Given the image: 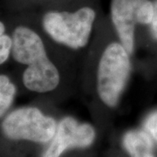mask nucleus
I'll return each instance as SVG.
<instances>
[{"label": "nucleus", "mask_w": 157, "mask_h": 157, "mask_svg": "<svg viewBox=\"0 0 157 157\" xmlns=\"http://www.w3.org/2000/svg\"><path fill=\"white\" fill-rule=\"evenodd\" d=\"M95 20V10L83 6L74 11H47L42 17L41 25L55 43L71 50H80L88 45Z\"/></svg>", "instance_id": "2"}, {"label": "nucleus", "mask_w": 157, "mask_h": 157, "mask_svg": "<svg viewBox=\"0 0 157 157\" xmlns=\"http://www.w3.org/2000/svg\"><path fill=\"white\" fill-rule=\"evenodd\" d=\"M121 146L127 157H157L155 141L142 128L127 130L121 138Z\"/></svg>", "instance_id": "8"}, {"label": "nucleus", "mask_w": 157, "mask_h": 157, "mask_svg": "<svg viewBox=\"0 0 157 157\" xmlns=\"http://www.w3.org/2000/svg\"><path fill=\"white\" fill-rule=\"evenodd\" d=\"M60 73L49 57L35 66H29L22 74L23 85L37 94H47L56 89L60 83Z\"/></svg>", "instance_id": "7"}, {"label": "nucleus", "mask_w": 157, "mask_h": 157, "mask_svg": "<svg viewBox=\"0 0 157 157\" xmlns=\"http://www.w3.org/2000/svg\"><path fill=\"white\" fill-rule=\"evenodd\" d=\"M12 51V38L11 35L3 34L0 36V66L9 60Z\"/></svg>", "instance_id": "11"}, {"label": "nucleus", "mask_w": 157, "mask_h": 157, "mask_svg": "<svg viewBox=\"0 0 157 157\" xmlns=\"http://www.w3.org/2000/svg\"><path fill=\"white\" fill-rule=\"evenodd\" d=\"M141 128L151 136L157 148V110H154L147 115L143 120Z\"/></svg>", "instance_id": "10"}, {"label": "nucleus", "mask_w": 157, "mask_h": 157, "mask_svg": "<svg viewBox=\"0 0 157 157\" xmlns=\"http://www.w3.org/2000/svg\"><path fill=\"white\" fill-rule=\"evenodd\" d=\"M97 140L98 130L94 124L67 115L59 120L55 135L43 147L39 157H67L73 153H85L94 147Z\"/></svg>", "instance_id": "4"}, {"label": "nucleus", "mask_w": 157, "mask_h": 157, "mask_svg": "<svg viewBox=\"0 0 157 157\" xmlns=\"http://www.w3.org/2000/svg\"><path fill=\"white\" fill-rule=\"evenodd\" d=\"M154 8H155L154 17L149 26H150V33H151L153 39L157 41V0L154 2Z\"/></svg>", "instance_id": "12"}, {"label": "nucleus", "mask_w": 157, "mask_h": 157, "mask_svg": "<svg viewBox=\"0 0 157 157\" xmlns=\"http://www.w3.org/2000/svg\"><path fill=\"white\" fill-rule=\"evenodd\" d=\"M154 11V2L150 0H111L110 17L113 28L119 41L131 55L135 48L136 26L149 25Z\"/></svg>", "instance_id": "5"}, {"label": "nucleus", "mask_w": 157, "mask_h": 157, "mask_svg": "<svg viewBox=\"0 0 157 157\" xmlns=\"http://www.w3.org/2000/svg\"><path fill=\"white\" fill-rule=\"evenodd\" d=\"M17 94V86L6 74H0V119L4 118L12 106Z\"/></svg>", "instance_id": "9"}, {"label": "nucleus", "mask_w": 157, "mask_h": 157, "mask_svg": "<svg viewBox=\"0 0 157 157\" xmlns=\"http://www.w3.org/2000/svg\"><path fill=\"white\" fill-rule=\"evenodd\" d=\"M11 57L15 61L24 66H34L48 57L42 38L33 28L20 25L12 33Z\"/></svg>", "instance_id": "6"}, {"label": "nucleus", "mask_w": 157, "mask_h": 157, "mask_svg": "<svg viewBox=\"0 0 157 157\" xmlns=\"http://www.w3.org/2000/svg\"><path fill=\"white\" fill-rule=\"evenodd\" d=\"M131 73V54L120 41L110 42L101 53L96 72L97 94L105 107H117Z\"/></svg>", "instance_id": "1"}, {"label": "nucleus", "mask_w": 157, "mask_h": 157, "mask_svg": "<svg viewBox=\"0 0 157 157\" xmlns=\"http://www.w3.org/2000/svg\"><path fill=\"white\" fill-rule=\"evenodd\" d=\"M6 24L3 22L2 20H0V36H2L3 34L6 33Z\"/></svg>", "instance_id": "13"}, {"label": "nucleus", "mask_w": 157, "mask_h": 157, "mask_svg": "<svg viewBox=\"0 0 157 157\" xmlns=\"http://www.w3.org/2000/svg\"><path fill=\"white\" fill-rule=\"evenodd\" d=\"M58 121L39 107L26 106L8 113L0 125L2 135L11 141H27L43 147L56 133Z\"/></svg>", "instance_id": "3"}]
</instances>
